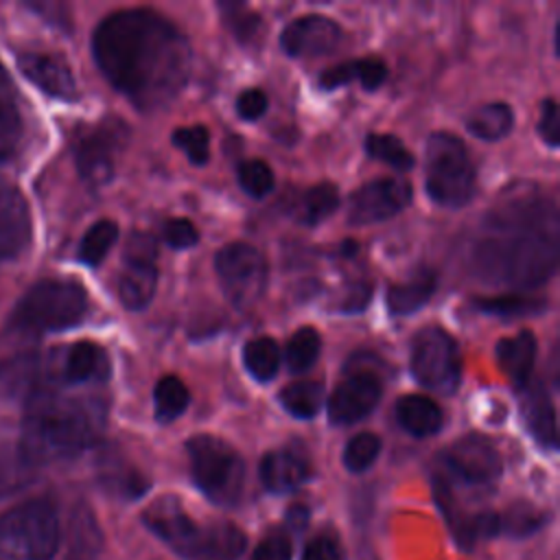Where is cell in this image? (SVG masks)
<instances>
[{
    "mask_svg": "<svg viewBox=\"0 0 560 560\" xmlns=\"http://www.w3.org/2000/svg\"><path fill=\"white\" fill-rule=\"evenodd\" d=\"M103 77L142 112H158L179 96L192 68L184 33L151 9L107 15L92 37Z\"/></svg>",
    "mask_w": 560,
    "mask_h": 560,
    "instance_id": "obj_1",
    "label": "cell"
},
{
    "mask_svg": "<svg viewBox=\"0 0 560 560\" xmlns=\"http://www.w3.org/2000/svg\"><path fill=\"white\" fill-rule=\"evenodd\" d=\"M558 254L556 203L536 192H518L483 217L468 249V267L486 284L525 291L556 273Z\"/></svg>",
    "mask_w": 560,
    "mask_h": 560,
    "instance_id": "obj_2",
    "label": "cell"
},
{
    "mask_svg": "<svg viewBox=\"0 0 560 560\" xmlns=\"http://www.w3.org/2000/svg\"><path fill=\"white\" fill-rule=\"evenodd\" d=\"M101 424L98 402L37 392L28 398L20 453L31 466L77 457L92 446Z\"/></svg>",
    "mask_w": 560,
    "mask_h": 560,
    "instance_id": "obj_3",
    "label": "cell"
},
{
    "mask_svg": "<svg viewBox=\"0 0 560 560\" xmlns=\"http://www.w3.org/2000/svg\"><path fill=\"white\" fill-rule=\"evenodd\" d=\"M142 523L186 560H238L245 534L232 523H195L177 497H160L142 512Z\"/></svg>",
    "mask_w": 560,
    "mask_h": 560,
    "instance_id": "obj_4",
    "label": "cell"
},
{
    "mask_svg": "<svg viewBox=\"0 0 560 560\" xmlns=\"http://www.w3.org/2000/svg\"><path fill=\"white\" fill-rule=\"evenodd\" d=\"M88 295L72 280H42L33 284L11 313L9 328L22 335H42L79 324Z\"/></svg>",
    "mask_w": 560,
    "mask_h": 560,
    "instance_id": "obj_5",
    "label": "cell"
},
{
    "mask_svg": "<svg viewBox=\"0 0 560 560\" xmlns=\"http://www.w3.org/2000/svg\"><path fill=\"white\" fill-rule=\"evenodd\" d=\"M59 547V518L48 499H33L0 514L4 560H52Z\"/></svg>",
    "mask_w": 560,
    "mask_h": 560,
    "instance_id": "obj_6",
    "label": "cell"
},
{
    "mask_svg": "<svg viewBox=\"0 0 560 560\" xmlns=\"http://www.w3.org/2000/svg\"><path fill=\"white\" fill-rule=\"evenodd\" d=\"M190 475L197 488L217 505L238 503L245 486V462L234 446L217 435H195L186 442Z\"/></svg>",
    "mask_w": 560,
    "mask_h": 560,
    "instance_id": "obj_7",
    "label": "cell"
},
{
    "mask_svg": "<svg viewBox=\"0 0 560 560\" xmlns=\"http://www.w3.org/2000/svg\"><path fill=\"white\" fill-rule=\"evenodd\" d=\"M424 184L429 197L444 208H462L475 190V168L464 142L448 133L435 131L427 140Z\"/></svg>",
    "mask_w": 560,
    "mask_h": 560,
    "instance_id": "obj_8",
    "label": "cell"
},
{
    "mask_svg": "<svg viewBox=\"0 0 560 560\" xmlns=\"http://www.w3.org/2000/svg\"><path fill=\"white\" fill-rule=\"evenodd\" d=\"M411 372L422 387L444 396L455 394L462 381L457 341L438 326L418 330L411 343Z\"/></svg>",
    "mask_w": 560,
    "mask_h": 560,
    "instance_id": "obj_9",
    "label": "cell"
},
{
    "mask_svg": "<svg viewBox=\"0 0 560 560\" xmlns=\"http://www.w3.org/2000/svg\"><path fill=\"white\" fill-rule=\"evenodd\" d=\"M214 269L223 293L236 308H249L267 287V260L247 243H230L214 256Z\"/></svg>",
    "mask_w": 560,
    "mask_h": 560,
    "instance_id": "obj_10",
    "label": "cell"
},
{
    "mask_svg": "<svg viewBox=\"0 0 560 560\" xmlns=\"http://www.w3.org/2000/svg\"><path fill=\"white\" fill-rule=\"evenodd\" d=\"M127 138L120 120H103L94 129L81 133L74 142V160L79 175L90 186H103L114 175V155Z\"/></svg>",
    "mask_w": 560,
    "mask_h": 560,
    "instance_id": "obj_11",
    "label": "cell"
},
{
    "mask_svg": "<svg viewBox=\"0 0 560 560\" xmlns=\"http://www.w3.org/2000/svg\"><path fill=\"white\" fill-rule=\"evenodd\" d=\"M446 472L466 486H490L501 475L499 451L479 433H470L453 442L442 453Z\"/></svg>",
    "mask_w": 560,
    "mask_h": 560,
    "instance_id": "obj_12",
    "label": "cell"
},
{
    "mask_svg": "<svg viewBox=\"0 0 560 560\" xmlns=\"http://www.w3.org/2000/svg\"><path fill=\"white\" fill-rule=\"evenodd\" d=\"M411 201V184L402 177H383L363 184L348 201V221L370 225L402 212Z\"/></svg>",
    "mask_w": 560,
    "mask_h": 560,
    "instance_id": "obj_13",
    "label": "cell"
},
{
    "mask_svg": "<svg viewBox=\"0 0 560 560\" xmlns=\"http://www.w3.org/2000/svg\"><path fill=\"white\" fill-rule=\"evenodd\" d=\"M383 394V383L374 372H354L337 385L328 398V420L332 424H354L374 411Z\"/></svg>",
    "mask_w": 560,
    "mask_h": 560,
    "instance_id": "obj_14",
    "label": "cell"
},
{
    "mask_svg": "<svg viewBox=\"0 0 560 560\" xmlns=\"http://www.w3.org/2000/svg\"><path fill=\"white\" fill-rule=\"evenodd\" d=\"M341 28L326 15H302L289 22L280 35V46L289 57H317L341 44Z\"/></svg>",
    "mask_w": 560,
    "mask_h": 560,
    "instance_id": "obj_15",
    "label": "cell"
},
{
    "mask_svg": "<svg viewBox=\"0 0 560 560\" xmlns=\"http://www.w3.org/2000/svg\"><path fill=\"white\" fill-rule=\"evenodd\" d=\"M31 238L28 206L20 190L0 182V265L13 260Z\"/></svg>",
    "mask_w": 560,
    "mask_h": 560,
    "instance_id": "obj_16",
    "label": "cell"
},
{
    "mask_svg": "<svg viewBox=\"0 0 560 560\" xmlns=\"http://www.w3.org/2000/svg\"><path fill=\"white\" fill-rule=\"evenodd\" d=\"M18 66L24 72V77L31 83H35L42 92L61 101L77 98L74 77L61 57L50 52H20Z\"/></svg>",
    "mask_w": 560,
    "mask_h": 560,
    "instance_id": "obj_17",
    "label": "cell"
},
{
    "mask_svg": "<svg viewBox=\"0 0 560 560\" xmlns=\"http://www.w3.org/2000/svg\"><path fill=\"white\" fill-rule=\"evenodd\" d=\"M57 374L63 383H101L109 376V359L107 352L92 341H77L63 350Z\"/></svg>",
    "mask_w": 560,
    "mask_h": 560,
    "instance_id": "obj_18",
    "label": "cell"
},
{
    "mask_svg": "<svg viewBox=\"0 0 560 560\" xmlns=\"http://www.w3.org/2000/svg\"><path fill=\"white\" fill-rule=\"evenodd\" d=\"M260 481L273 494L298 490L311 475L308 462L295 448H278L260 459Z\"/></svg>",
    "mask_w": 560,
    "mask_h": 560,
    "instance_id": "obj_19",
    "label": "cell"
},
{
    "mask_svg": "<svg viewBox=\"0 0 560 560\" xmlns=\"http://www.w3.org/2000/svg\"><path fill=\"white\" fill-rule=\"evenodd\" d=\"M521 416L527 431L542 448H549V451L558 448L556 409L540 383L525 385V392L521 396Z\"/></svg>",
    "mask_w": 560,
    "mask_h": 560,
    "instance_id": "obj_20",
    "label": "cell"
},
{
    "mask_svg": "<svg viewBox=\"0 0 560 560\" xmlns=\"http://www.w3.org/2000/svg\"><path fill=\"white\" fill-rule=\"evenodd\" d=\"M44 361L39 354H15L0 361V398H31L39 392Z\"/></svg>",
    "mask_w": 560,
    "mask_h": 560,
    "instance_id": "obj_21",
    "label": "cell"
},
{
    "mask_svg": "<svg viewBox=\"0 0 560 560\" xmlns=\"http://www.w3.org/2000/svg\"><path fill=\"white\" fill-rule=\"evenodd\" d=\"M497 361L501 372L516 385L525 387L536 361V339L529 330L505 337L497 343Z\"/></svg>",
    "mask_w": 560,
    "mask_h": 560,
    "instance_id": "obj_22",
    "label": "cell"
},
{
    "mask_svg": "<svg viewBox=\"0 0 560 560\" xmlns=\"http://www.w3.org/2000/svg\"><path fill=\"white\" fill-rule=\"evenodd\" d=\"M398 424L413 438H429L442 429L444 416L438 402L420 394L400 396L396 402Z\"/></svg>",
    "mask_w": 560,
    "mask_h": 560,
    "instance_id": "obj_23",
    "label": "cell"
},
{
    "mask_svg": "<svg viewBox=\"0 0 560 560\" xmlns=\"http://www.w3.org/2000/svg\"><path fill=\"white\" fill-rule=\"evenodd\" d=\"M385 77H387V66L376 57H368V59L343 61L324 70L317 83L322 90H337L350 81H359L363 90H376L385 81Z\"/></svg>",
    "mask_w": 560,
    "mask_h": 560,
    "instance_id": "obj_24",
    "label": "cell"
},
{
    "mask_svg": "<svg viewBox=\"0 0 560 560\" xmlns=\"http://www.w3.org/2000/svg\"><path fill=\"white\" fill-rule=\"evenodd\" d=\"M22 140V114L18 92L4 68L0 66V164L9 162Z\"/></svg>",
    "mask_w": 560,
    "mask_h": 560,
    "instance_id": "obj_25",
    "label": "cell"
},
{
    "mask_svg": "<svg viewBox=\"0 0 560 560\" xmlns=\"http://www.w3.org/2000/svg\"><path fill=\"white\" fill-rule=\"evenodd\" d=\"M435 287V273L431 269H420L407 282H398L387 289V311L392 315H411L431 300Z\"/></svg>",
    "mask_w": 560,
    "mask_h": 560,
    "instance_id": "obj_26",
    "label": "cell"
},
{
    "mask_svg": "<svg viewBox=\"0 0 560 560\" xmlns=\"http://www.w3.org/2000/svg\"><path fill=\"white\" fill-rule=\"evenodd\" d=\"M158 289V267L125 262V271L118 278L120 302L129 311H140L151 304Z\"/></svg>",
    "mask_w": 560,
    "mask_h": 560,
    "instance_id": "obj_27",
    "label": "cell"
},
{
    "mask_svg": "<svg viewBox=\"0 0 560 560\" xmlns=\"http://www.w3.org/2000/svg\"><path fill=\"white\" fill-rule=\"evenodd\" d=\"M103 547V536L98 523L90 508L79 505L70 521V545L66 560H96Z\"/></svg>",
    "mask_w": 560,
    "mask_h": 560,
    "instance_id": "obj_28",
    "label": "cell"
},
{
    "mask_svg": "<svg viewBox=\"0 0 560 560\" xmlns=\"http://www.w3.org/2000/svg\"><path fill=\"white\" fill-rule=\"evenodd\" d=\"M512 125H514V114L508 103H486L477 107L466 120L468 131L475 138L486 142L505 138L512 131Z\"/></svg>",
    "mask_w": 560,
    "mask_h": 560,
    "instance_id": "obj_29",
    "label": "cell"
},
{
    "mask_svg": "<svg viewBox=\"0 0 560 560\" xmlns=\"http://www.w3.org/2000/svg\"><path fill=\"white\" fill-rule=\"evenodd\" d=\"M243 365L260 383L271 381L280 370V348L269 337L249 339L243 346Z\"/></svg>",
    "mask_w": 560,
    "mask_h": 560,
    "instance_id": "obj_30",
    "label": "cell"
},
{
    "mask_svg": "<svg viewBox=\"0 0 560 560\" xmlns=\"http://www.w3.org/2000/svg\"><path fill=\"white\" fill-rule=\"evenodd\" d=\"M280 405L300 420L313 418L324 402V387L315 381H298L289 383L280 394H278Z\"/></svg>",
    "mask_w": 560,
    "mask_h": 560,
    "instance_id": "obj_31",
    "label": "cell"
},
{
    "mask_svg": "<svg viewBox=\"0 0 560 560\" xmlns=\"http://www.w3.org/2000/svg\"><path fill=\"white\" fill-rule=\"evenodd\" d=\"M153 400H155V420L162 424H168L186 411L190 402V394L177 376H162L155 383Z\"/></svg>",
    "mask_w": 560,
    "mask_h": 560,
    "instance_id": "obj_32",
    "label": "cell"
},
{
    "mask_svg": "<svg viewBox=\"0 0 560 560\" xmlns=\"http://www.w3.org/2000/svg\"><path fill=\"white\" fill-rule=\"evenodd\" d=\"M475 308L492 317H536L547 308V302L540 298H523L516 293L499 298H481L475 302Z\"/></svg>",
    "mask_w": 560,
    "mask_h": 560,
    "instance_id": "obj_33",
    "label": "cell"
},
{
    "mask_svg": "<svg viewBox=\"0 0 560 560\" xmlns=\"http://www.w3.org/2000/svg\"><path fill=\"white\" fill-rule=\"evenodd\" d=\"M319 350H322V337L315 328L311 326H302L298 328L287 348H284V359H287V368L293 372V374H302L306 372L319 357Z\"/></svg>",
    "mask_w": 560,
    "mask_h": 560,
    "instance_id": "obj_34",
    "label": "cell"
},
{
    "mask_svg": "<svg viewBox=\"0 0 560 560\" xmlns=\"http://www.w3.org/2000/svg\"><path fill=\"white\" fill-rule=\"evenodd\" d=\"M118 238V225L109 219H101L88 228L79 243V260L88 267H96Z\"/></svg>",
    "mask_w": 560,
    "mask_h": 560,
    "instance_id": "obj_35",
    "label": "cell"
},
{
    "mask_svg": "<svg viewBox=\"0 0 560 560\" xmlns=\"http://www.w3.org/2000/svg\"><path fill=\"white\" fill-rule=\"evenodd\" d=\"M339 206V190L330 182L315 184L306 190L300 203V221L304 225H317L328 219Z\"/></svg>",
    "mask_w": 560,
    "mask_h": 560,
    "instance_id": "obj_36",
    "label": "cell"
},
{
    "mask_svg": "<svg viewBox=\"0 0 560 560\" xmlns=\"http://www.w3.org/2000/svg\"><path fill=\"white\" fill-rule=\"evenodd\" d=\"M365 151L374 160H381L398 171H409L413 166L411 151L392 133H368L365 136Z\"/></svg>",
    "mask_w": 560,
    "mask_h": 560,
    "instance_id": "obj_37",
    "label": "cell"
},
{
    "mask_svg": "<svg viewBox=\"0 0 560 560\" xmlns=\"http://www.w3.org/2000/svg\"><path fill=\"white\" fill-rule=\"evenodd\" d=\"M542 521H545L542 512H538L534 505L525 501H516L499 516V534L505 532L510 536L523 538L534 534L542 525Z\"/></svg>",
    "mask_w": 560,
    "mask_h": 560,
    "instance_id": "obj_38",
    "label": "cell"
},
{
    "mask_svg": "<svg viewBox=\"0 0 560 560\" xmlns=\"http://www.w3.org/2000/svg\"><path fill=\"white\" fill-rule=\"evenodd\" d=\"M219 11H221L225 26L238 42L245 44L256 37V33L260 28V18L245 2H234V0L219 2Z\"/></svg>",
    "mask_w": 560,
    "mask_h": 560,
    "instance_id": "obj_39",
    "label": "cell"
},
{
    "mask_svg": "<svg viewBox=\"0 0 560 560\" xmlns=\"http://www.w3.org/2000/svg\"><path fill=\"white\" fill-rule=\"evenodd\" d=\"M236 177H238L241 188L254 199H262L265 195H269L276 184L273 171L262 160H243L238 164Z\"/></svg>",
    "mask_w": 560,
    "mask_h": 560,
    "instance_id": "obj_40",
    "label": "cell"
},
{
    "mask_svg": "<svg viewBox=\"0 0 560 560\" xmlns=\"http://www.w3.org/2000/svg\"><path fill=\"white\" fill-rule=\"evenodd\" d=\"M381 453V440L374 433H357L343 448V466L350 472L368 470Z\"/></svg>",
    "mask_w": 560,
    "mask_h": 560,
    "instance_id": "obj_41",
    "label": "cell"
},
{
    "mask_svg": "<svg viewBox=\"0 0 560 560\" xmlns=\"http://www.w3.org/2000/svg\"><path fill=\"white\" fill-rule=\"evenodd\" d=\"M173 144L186 153V158L203 166L210 160V133L203 125H192V127H179L171 136Z\"/></svg>",
    "mask_w": 560,
    "mask_h": 560,
    "instance_id": "obj_42",
    "label": "cell"
},
{
    "mask_svg": "<svg viewBox=\"0 0 560 560\" xmlns=\"http://www.w3.org/2000/svg\"><path fill=\"white\" fill-rule=\"evenodd\" d=\"M31 464L22 457L20 446L0 442V497L20 488L28 477Z\"/></svg>",
    "mask_w": 560,
    "mask_h": 560,
    "instance_id": "obj_43",
    "label": "cell"
},
{
    "mask_svg": "<svg viewBox=\"0 0 560 560\" xmlns=\"http://www.w3.org/2000/svg\"><path fill=\"white\" fill-rule=\"evenodd\" d=\"M105 486L112 488L114 492H118L120 497L125 499H136V497H142L149 488V481L142 477V472L133 470V468H116V470H109L105 477H103Z\"/></svg>",
    "mask_w": 560,
    "mask_h": 560,
    "instance_id": "obj_44",
    "label": "cell"
},
{
    "mask_svg": "<svg viewBox=\"0 0 560 560\" xmlns=\"http://www.w3.org/2000/svg\"><path fill=\"white\" fill-rule=\"evenodd\" d=\"M162 236H164V243L173 249H188V247H195L199 241V232L195 223L184 217L168 219L162 228Z\"/></svg>",
    "mask_w": 560,
    "mask_h": 560,
    "instance_id": "obj_45",
    "label": "cell"
},
{
    "mask_svg": "<svg viewBox=\"0 0 560 560\" xmlns=\"http://www.w3.org/2000/svg\"><path fill=\"white\" fill-rule=\"evenodd\" d=\"M125 262H136V265H155L158 260V241L149 232H133L127 238Z\"/></svg>",
    "mask_w": 560,
    "mask_h": 560,
    "instance_id": "obj_46",
    "label": "cell"
},
{
    "mask_svg": "<svg viewBox=\"0 0 560 560\" xmlns=\"http://www.w3.org/2000/svg\"><path fill=\"white\" fill-rule=\"evenodd\" d=\"M538 136L542 138L545 144L551 149L558 147L560 142V116H558V105L553 98H545L540 103V118H538Z\"/></svg>",
    "mask_w": 560,
    "mask_h": 560,
    "instance_id": "obj_47",
    "label": "cell"
},
{
    "mask_svg": "<svg viewBox=\"0 0 560 560\" xmlns=\"http://www.w3.org/2000/svg\"><path fill=\"white\" fill-rule=\"evenodd\" d=\"M252 560H291V540L282 532H273L260 540Z\"/></svg>",
    "mask_w": 560,
    "mask_h": 560,
    "instance_id": "obj_48",
    "label": "cell"
},
{
    "mask_svg": "<svg viewBox=\"0 0 560 560\" xmlns=\"http://www.w3.org/2000/svg\"><path fill=\"white\" fill-rule=\"evenodd\" d=\"M267 112V94L258 88H252V90H245L238 94L236 98V114L243 118V120H258L262 114Z\"/></svg>",
    "mask_w": 560,
    "mask_h": 560,
    "instance_id": "obj_49",
    "label": "cell"
},
{
    "mask_svg": "<svg viewBox=\"0 0 560 560\" xmlns=\"http://www.w3.org/2000/svg\"><path fill=\"white\" fill-rule=\"evenodd\" d=\"M302 560H341L339 545L332 536H315L302 551Z\"/></svg>",
    "mask_w": 560,
    "mask_h": 560,
    "instance_id": "obj_50",
    "label": "cell"
},
{
    "mask_svg": "<svg viewBox=\"0 0 560 560\" xmlns=\"http://www.w3.org/2000/svg\"><path fill=\"white\" fill-rule=\"evenodd\" d=\"M28 7L39 13L44 20H48L50 24H55L57 28H68L70 26V15H68V9L59 2H48V0H42V2H28Z\"/></svg>",
    "mask_w": 560,
    "mask_h": 560,
    "instance_id": "obj_51",
    "label": "cell"
},
{
    "mask_svg": "<svg viewBox=\"0 0 560 560\" xmlns=\"http://www.w3.org/2000/svg\"><path fill=\"white\" fill-rule=\"evenodd\" d=\"M370 295H372V287H370L368 282L354 284V287L350 289V293H348V298H346L341 311H343V313H359V311H363V308L368 306V302H370Z\"/></svg>",
    "mask_w": 560,
    "mask_h": 560,
    "instance_id": "obj_52",
    "label": "cell"
},
{
    "mask_svg": "<svg viewBox=\"0 0 560 560\" xmlns=\"http://www.w3.org/2000/svg\"><path fill=\"white\" fill-rule=\"evenodd\" d=\"M287 521L291 523V527L295 529H302L308 521V510L304 505H291L289 512H287Z\"/></svg>",
    "mask_w": 560,
    "mask_h": 560,
    "instance_id": "obj_53",
    "label": "cell"
}]
</instances>
